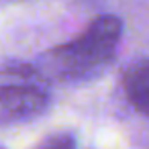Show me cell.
I'll return each instance as SVG.
<instances>
[{
    "label": "cell",
    "instance_id": "obj_4",
    "mask_svg": "<svg viewBox=\"0 0 149 149\" xmlns=\"http://www.w3.org/2000/svg\"><path fill=\"white\" fill-rule=\"evenodd\" d=\"M37 149H76V141L70 133H55L45 137L37 145Z\"/></svg>",
    "mask_w": 149,
    "mask_h": 149
},
{
    "label": "cell",
    "instance_id": "obj_3",
    "mask_svg": "<svg viewBox=\"0 0 149 149\" xmlns=\"http://www.w3.org/2000/svg\"><path fill=\"white\" fill-rule=\"evenodd\" d=\"M125 92L131 104L149 116V59L135 63L125 74Z\"/></svg>",
    "mask_w": 149,
    "mask_h": 149
},
{
    "label": "cell",
    "instance_id": "obj_2",
    "mask_svg": "<svg viewBox=\"0 0 149 149\" xmlns=\"http://www.w3.org/2000/svg\"><path fill=\"white\" fill-rule=\"evenodd\" d=\"M49 104L43 72L33 65L0 68V127L37 118Z\"/></svg>",
    "mask_w": 149,
    "mask_h": 149
},
{
    "label": "cell",
    "instance_id": "obj_1",
    "mask_svg": "<svg viewBox=\"0 0 149 149\" xmlns=\"http://www.w3.org/2000/svg\"><path fill=\"white\" fill-rule=\"evenodd\" d=\"M120 33L123 23L116 17L104 15L94 19L80 37L55 47L49 53L47 63L51 74L72 82L92 78L114 57Z\"/></svg>",
    "mask_w": 149,
    "mask_h": 149
}]
</instances>
